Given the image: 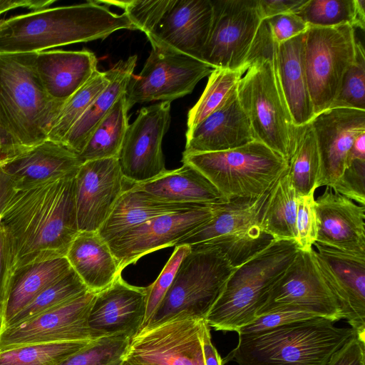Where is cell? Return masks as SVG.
<instances>
[{"instance_id": "obj_1", "label": "cell", "mask_w": 365, "mask_h": 365, "mask_svg": "<svg viewBox=\"0 0 365 365\" xmlns=\"http://www.w3.org/2000/svg\"><path fill=\"white\" fill-rule=\"evenodd\" d=\"M75 177L14 183L0 219L12 278L25 267L66 257L80 232Z\"/></svg>"}, {"instance_id": "obj_2", "label": "cell", "mask_w": 365, "mask_h": 365, "mask_svg": "<svg viewBox=\"0 0 365 365\" xmlns=\"http://www.w3.org/2000/svg\"><path fill=\"white\" fill-rule=\"evenodd\" d=\"M138 30L123 12L98 1L46 8L0 20V53H33L104 39L113 32Z\"/></svg>"}, {"instance_id": "obj_3", "label": "cell", "mask_w": 365, "mask_h": 365, "mask_svg": "<svg viewBox=\"0 0 365 365\" xmlns=\"http://www.w3.org/2000/svg\"><path fill=\"white\" fill-rule=\"evenodd\" d=\"M36 52L0 53V158L17 154L48 138L65 102L51 98L35 67Z\"/></svg>"}, {"instance_id": "obj_4", "label": "cell", "mask_w": 365, "mask_h": 365, "mask_svg": "<svg viewBox=\"0 0 365 365\" xmlns=\"http://www.w3.org/2000/svg\"><path fill=\"white\" fill-rule=\"evenodd\" d=\"M276 44L269 27H267L256 42L253 59L238 83L237 95L255 140L289 163L297 127L280 86L275 64Z\"/></svg>"}, {"instance_id": "obj_5", "label": "cell", "mask_w": 365, "mask_h": 365, "mask_svg": "<svg viewBox=\"0 0 365 365\" xmlns=\"http://www.w3.org/2000/svg\"><path fill=\"white\" fill-rule=\"evenodd\" d=\"M324 318L285 324L257 335L238 337L223 364L325 365L356 332Z\"/></svg>"}, {"instance_id": "obj_6", "label": "cell", "mask_w": 365, "mask_h": 365, "mask_svg": "<svg viewBox=\"0 0 365 365\" xmlns=\"http://www.w3.org/2000/svg\"><path fill=\"white\" fill-rule=\"evenodd\" d=\"M298 250L294 240H272L236 267L205 318L209 327L237 331L252 322L268 291Z\"/></svg>"}, {"instance_id": "obj_7", "label": "cell", "mask_w": 365, "mask_h": 365, "mask_svg": "<svg viewBox=\"0 0 365 365\" xmlns=\"http://www.w3.org/2000/svg\"><path fill=\"white\" fill-rule=\"evenodd\" d=\"M182 162L200 172L226 202L267 193L289 168L284 158L256 140L224 151L182 153Z\"/></svg>"}, {"instance_id": "obj_8", "label": "cell", "mask_w": 365, "mask_h": 365, "mask_svg": "<svg viewBox=\"0 0 365 365\" xmlns=\"http://www.w3.org/2000/svg\"><path fill=\"white\" fill-rule=\"evenodd\" d=\"M235 269L217 245H191L190 252L182 259L171 287L147 326L176 315L205 319Z\"/></svg>"}, {"instance_id": "obj_9", "label": "cell", "mask_w": 365, "mask_h": 365, "mask_svg": "<svg viewBox=\"0 0 365 365\" xmlns=\"http://www.w3.org/2000/svg\"><path fill=\"white\" fill-rule=\"evenodd\" d=\"M268 192L255 199L221 204L208 222L185 235L175 247L214 244L222 250L232 265L237 267L273 240L263 231L260 223Z\"/></svg>"}, {"instance_id": "obj_10", "label": "cell", "mask_w": 365, "mask_h": 365, "mask_svg": "<svg viewBox=\"0 0 365 365\" xmlns=\"http://www.w3.org/2000/svg\"><path fill=\"white\" fill-rule=\"evenodd\" d=\"M355 29L349 24L309 27L304 35V63L314 114L329 109L355 58Z\"/></svg>"}, {"instance_id": "obj_11", "label": "cell", "mask_w": 365, "mask_h": 365, "mask_svg": "<svg viewBox=\"0 0 365 365\" xmlns=\"http://www.w3.org/2000/svg\"><path fill=\"white\" fill-rule=\"evenodd\" d=\"M282 310L305 312L334 322L344 319L341 307L324 279L312 250H298L268 291L256 318Z\"/></svg>"}, {"instance_id": "obj_12", "label": "cell", "mask_w": 365, "mask_h": 365, "mask_svg": "<svg viewBox=\"0 0 365 365\" xmlns=\"http://www.w3.org/2000/svg\"><path fill=\"white\" fill-rule=\"evenodd\" d=\"M212 19L201 61L213 68H248L262 19L256 0H212Z\"/></svg>"}, {"instance_id": "obj_13", "label": "cell", "mask_w": 365, "mask_h": 365, "mask_svg": "<svg viewBox=\"0 0 365 365\" xmlns=\"http://www.w3.org/2000/svg\"><path fill=\"white\" fill-rule=\"evenodd\" d=\"M205 319L176 315L147 326L130 339L125 359L145 365H205Z\"/></svg>"}, {"instance_id": "obj_14", "label": "cell", "mask_w": 365, "mask_h": 365, "mask_svg": "<svg viewBox=\"0 0 365 365\" xmlns=\"http://www.w3.org/2000/svg\"><path fill=\"white\" fill-rule=\"evenodd\" d=\"M213 68L195 58L153 47L141 71L125 90L127 106L154 101H170L191 93Z\"/></svg>"}, {"instance_id": "obj_15", "label": "cell", "mask_w": 365, "mask_h": 365, "mask_svg": "<svg viewBox=\"0 0 365 365\" xmlns=\"http://www.w3.org/2000/svg\"><path fill=\"white\" fill-rule=\"evenodd\" d=\"M96 293L90 291L21 323L0 331V351L21 346L97 338L88 326Z\"/></svg>"}, {"instance_id": "obj_16", "label": "cell", "mask_w": 365, "mask_h": 365, "mask_svg": "<svg viewBox=\"0 0 365 365\" xmlns=\"http://www.w3.org/2000/svg\"><path fill=\"white\" fill-rule=\"evenodd\" d=\"M170 103L142 108L128 125L118 159L124 179L132 185L151 180L167 170L162 143L170 126Z\"/></svg>"}, {"instance_id": "obj_17", "label": "cell", "mask_w": 365, "mask_h": 365, "mask_svg": "<svg viewBox=\"0 0 365 365\" xmlns=\"http://www.w3.org/2000/svg\"><path fill=\"white\" fill-rule=\"evenodd\" d=\"M221 204L160 215L108 241L120 270L150 252L175 246L185 235L208 222Z\"/></svg>"}, {"instance_id": "obj_18", "label": "cell", "mask_w": 365, "mask_h": 365, "mask_svg": "<svg viewBox=\"0 0 365 365\" xmlns=\"http://www.w3.org/2000/svg\"><path fill=\"white\" fill-rule=\"evenodd\" d=\"M118 158L86 161L75 177V200L80 232H98L124 190Z\"/></svg>"}, {"instance_id": "obj_19", "label": "cell", "mask_w": 365, "mask_h": 365, "mask_svg": "<svg viewBox=\"0 0 365 365\" xmlns=\"http://www.w3.org/2000/svg\"><path fill=\"white\" fill-rule=\"evenodd\" d=\"M312 252L319 270L355 332L365 336V257L315 242Z\"/></svg>"}, {"instance_id": "obj_20", "label": "cell", "mask_w": 365, "mask_h": 365, "mask_svg": "<svg viewBox=\"0 0 365 365\" xmlns=\"http://www.w3.org/2000/svg\"><path fill=\"white\" fill-rule=\"evenodd\" d=\"M212 19V0H173L146 36L152 47L201 61Z\"/></svg>"}, {"instance_id": "obj_21", "label": "cell", "mask_w": 365, "mask_h": 365, "mask_svg": "<svg viewBox=\"0 0 365 365\" xmlns=\"http://www.w3.org/2000/svg\"><path fill=\"white\" fill-rule=\"evenodd\" d=\"M310 124L321 161L319 186L331 188L347 167L354 140L365 132V110L331 108L315 115Z\"/></svg>"}, {"instance_id": "obj_22", "label": "cell", "mask_w": 365, "mask_h": 365, "mask_svg": "<svg viewBox=\"0 0 365 365\" xmlns=\"http://www.w3.org/2000/svg\"><path fill=\"white\" fill-rule=\"evenodd\" d=\"M148 287L130 285L121 277L96 293L88 326L97 338L125 335L130 339L141 329L145 314Z\"/></svg>"}, {"instance_id": "obj_23", "label": "cell", "mask_w": 365, "mask_h": 365, "mask_svg": "<svg viewBox=\"0 0 365 365\" xmlns=\"http://www.w3.org/2000/svg\"><path fill=\"white\" fill-rule=\"evenodd\" d=\"M317 242L365 257V205L327 187L315 199Z\"/></svg>"}, {"instance_id": "obj_24", "label": "cell", "mask_w": 365, "mask_h": 365, "mask_svg": "<svg viewBox=\"0 0 365 365\" xmlns=\"http://www.w3.org/2000/svg\"><path fill=\"white\" fill-rule=\"evenodd\" d=\"M255 140L237 91L217 110L186 133L182 153L224 151Z\"/></svg>"}, {"instance_id": "obj_25", "label": "cell", "mask_w": 365, "mask_h": 365, "mask_svg": "<svg viewBox=\"0 0 365 365\" xmlns=\"http://www.w3.org/2000/svg\"><path fill=\"white\" fill-rule=\"evenodd\" d=\"M82 163L77 153L49 139L0 159V165L16 185L75 177Z\"/></svg>"}, {"instance_id": "obj_26", "label": "cell", "mask_w": 365, "mask_h": 365, "mask_svg": "<svg viewBox=\"0 0 365 365\" xmlns=\"http://www.w3.org/2000/svg\"><path fill=\"white\" fill-rule=\"evenodd\" d=\"M96 55L87 50L36 52L35 67L48 95L66 102L97 69Z\"/></svg>"}, {"instance_id": "obj_27", "label": "cell", "mask_w": 365, "mask_h": 365, "mask_svg": "<svg viewBox=\"0 0 365 365\" xmlns=\"http://www.w3.org/2000/svg\"><path fill=\"white\" fill-rule=\"evenodd\" d=\"M305 33L277 43L275 47V64L280 86L296 127L310 123L315 115L305 69Z\"/></svg>"}, {"instance_id": "obj_28", "label": "cell", "mask_w": 365, "mask_h": 365, "mask_svg": "<svg viewBox=\"0 0 365 365\" xmlns=\"http://www.w3.org/2000/svg\"><path fill=\"white\" fill-rule=\"evenodd\" d=\"M204 205H206L167 202L132 185L122 192L98 232L108 242L156 217L188 211Z\"/></svg>"}, {"instance_id": "obj_29", "label": "cell", "mask_w": 365, "mask_h": 365, "mask_svg": "<svg viewBox=\"0 0 365 365\" xmlns=\"http://www.w3.org/2000/svg\"><path fill=\"white\" fill-rule=\"evenodd\" d=\"M66 257L91 292L98 293L106 289L121 277L108 244L98 232H80Z\"/></svg>"}, {"instance_id": "obj_30", "label": "cell", "mask_w": 365, "mask_h": 365, "mask_svg": "<svg viewBox=\"0 0 365 365\" xmlns=\"http://www.w3.org/2000/svg\"><path fill=\"white\" fill-rule=\"evenodd\" d=\"M132 185L170 202L204 205L227 202L200 172L186 163L178 169L167 170L151 180Z\"/></svg>"}, {"instance_id": "obj_31", "label": "cell", "mask_w": 365, "mask_h": 365, "mask_svg": "<svg viewBox=\"0 0 365 365\" xmlns=\"http://www.w3.org/2000/svg\"><path fill=\"white\" fill-rule=\"evenodd\" d=\"M137 62V56L120 60L108 70L110 81L86 112L72 126L61 143L79 155L94 129L105 117L118 98L125 92Z\"/></svg>"}, {"instance_id": "obj_32", "label": "cell", "mask_w": 365, "mask_h": 365, "mask_svg": "<svg viewBox=\"0 0 365 365\" xmlns=\"http://www.w3.org/2000/svg\"><path fill=\"white\" fill-rule=\"evenodd\" d=\"M73 269L66 257L25 267L14 275L0 314V331L39 293Z\"/></svg>"}, {"instance_id": "obj_33", "label": "cell", "mask_w": 365, "mask_h": 365, "mask_svg": "<svg viewBox=\"0 0 365 365\" xmlns=\"http://www.w3.org/2000/svg\"><path fill=\"white\" fill-rule=\"evenodd\" d=\"M297 197L287 170L269 190L262 212L261 227L273 240L294 241Z\"/></svg>"}, {"instance_id": "obj_34", "label": "cell", "mask_w": 365, "mask_h": 365, "mask_svg": "<svg viewBox=\"0 0 365 365\" xmlns=\"http://www.w3.org/2000/svg\"><path fill=\"white\" fill-rule=\"evenodd\" d=\"M125 92L121 94L98 123L78 155L84 163L88 160L118 158L128 128Z\"/></svg>"}, {"instance_id": "obj_35", "label": "cell", "mask_w": 365, "mask_h": 365, "mask_svg": "<svg viewBox=\"0 0 365 365\" xmlns=\"http://www.w3.org/2000/svg\"><path fill=\"white\" fill-rule=\"evenodd\" d=\"M321 174L319 153L310 123L297 127L296 140L289 161L288 175L297 196L319 187Z\"/></svg>"}, {"instance_id": "obj_36", "label": "cell", "mask_w": 365, "mask_h": 365, "mask_svg": "<svg viewBox=\"0 0 365 365\" xmlns=\"http://www.w3.org/2000/svg\"><path fill=\"white\" fill-rule=\"evenodd\" d=\"M245 72L243 69L214 68L200 98L188 112L187 130L220 108L237 91Z\"/></svg>"}, {"instance_id": "obj_37", "label": "cell", "mask_w": 365, "mask_h": 365, "mask_svg": "<svg viewBox=\"0 0 365 365\" xmlns=\"http://www.w3.org/2000/svg\"><path fill=\"white\" fill-rule=\"evenodd\" d=\"M109 81L108 71L101 72L96 70L91 78L65 102L50 129L47 139L61 143L69 130L106 88Z\"/></svg>"}, {"instance_id": "obj_38", "label": "cell", "mask_w": 365, "mask_h": 365, "mask_svg": "<svg viewBox=\"0 0 365 365\" xmlns=\"http://www.w3.org/2000/svg\"><path fill=\"white\" fill-rule=\"evenodd\" d=\"M89 342L37 344L6 349L0 351V365H58Z\"/></svg>"}, {"instance_id": "obj_39", "label": "cell", "mask_w": 365, "mask_h": 365, "mask_svg": "<svg viewBox=\"0 0 365 365\" xmlns=\"http://www.w3.org/2000/svg\"><path fill=\"white\" fill-rule=\"evenodd\" d=\"M87 292L88 289L86 286L72 269L63 278L39 293L18 312L4 328L25 322L48 309L76 299Z\"/></svg>"}, {"instance_id": "obj_40", "label": "cell", "mask_w": 365, "mask_h": 365, "mask_svg": "<svg viewBox=\"0 0 365 365\" xmlns=\"http://www.w3.org/2000/svg\"><path fill=\"white\" fill-rule=\"evenodd\" d=\"M359 0H307L296 14L310 27L358 26Z\"/></svg>"}, {"instance_id": "obj_41", "label": "cell", "mask_w": 365, "mask_h": 365, "mask_svg": "<svg viewBox=\"0 0 365 365\" xmlns=\"http://www.w3.org/2000/svg\"><path fill=\"white\" fill-rule=\"evenodd\" d=\"M130 338L108 335L90 341L58 365H120L125 357Z\"/></svg>"}, {"instance_id": "obj_42", "label": "cell", "mask_w": 365, "mask_h": 365, "mask_svg": "<svg viewBox=\"0 0 365 365\" xmlns=\"http://www.w3.org/2000/svg\"><path fill=\"white\" fill-rule=\"evenodd\" d=\"M331 108H349L365 110V53L361 41H356L355 58L346 71Z\"/></svg>"}, {"instance_id": "obj_43", "label": "cell", "mask_w": 365, "mask_h": 365, "mask_svg": "<svg viewBox=\"0 0 365 365\" xmlns=\"http://www.w3.org/2000/svg\"><path fill=\"white\" fill-rule=\"evenodd\" d=\"M107 6L122 9L138 30L146 35L155 26L173 0L98 1Z\"/></svg>"}, {"instance_id": "obj_44", "label": "cell", "mask_w": 365, "mask_h": 365, "mask_svg": "<svg viewBox=\"0 0 365 365\" xmlns=\"http://www.w3.org/2000/svg\"><path fill=\"white\" fill-rule=\"evenodd\" d=\"M190 250L191 246L190 245L175 247L171 257L156 280L148 287L146 310L142 329L149 324L167 292L171 287L180 264Z\"/></svg>"}, {"instance_id": "obj_45", "label": "cell", "mask_w": 365, "mask_h": 365, "mask_svg": "<svg viewBox=\"0 0 365 365\" xmlns=\"http://www.w3.org/2000/svg\"><path fill=\"white\" fill-rule=\"evenodd\" d=\"M312 188L307 194L297 197L296 237L294 242L299 250H312L317 237V216L314 192Z\"/></svg>"}, {"instance_id": "obj_46", "label": "cell", "mask_w": 365, "mask_h": 365, "mask_svg": "<svg viewBox=\"0 0 365 365\" xmlns=\"http://www.w3.org/2000/svg\"><path fill=\"white\" fill-rule=\"evenodd\" d=\"M319 318L322 317L305 312L282 310L259 316L236 332L238 337L251 336L285 324Z\"/></svg>"}, {"instance_id": "obj_47", "label": "cell", "mask_w": 365, "mask_h": 365, "mask_svg": "<svg viewBox=\"0 0 365 365\" xmlns=\"http://www.w3.org/2000/svg\"><path fill=\"white\" fill-rule=\"evenodd\" d=\"M331 189L357 204L365 205V160H354Z\"/></svg>"}, {"instance_id": "obj_48", "label": "cell", "mask_w": 365, "mask_h": 365, "mask_svg": "<svg viewBox=\"0 0 365 365\" xmlns=\"http://www.w3.org/2000/svg\"><path fill=\"white\" fill-rule=\"evenodd\" d=\"M274 41L277 43L286 41L309 29L308 24L294 13L283 14L266 19Z\"/></svg>"}, {"instance_id": "obj_49", "label": "cell", "mask_w": 365, "mask_h": 365, "mask_svg": "<svg viewBox=\"0 0 365 365\" xmlns=\"http://www.w3.org/2000/svg\"><path fill=\"white\" fill-rule=\"evenodd\" d=\"M325 365H365V336L355 333L331 356Z\"/></svg>"}, {"instance_id": "obj_50", "label": "cell", "mask_w": 365, "mask_h": 365, "mask_svg": "<svg viewBox=\"0 0 365 365\" xmlns=\"http://www.w3.org/2000/svg\"><path fill=\"white\" fill-rule=\"evenodd\" d=\"M259 14L262 20L289 13L296 14L307 0H256Z\"/></svg>"}, {"instance_id": "obj_51", "label": "cell", "mask_w": 365, "mask_h": 365, "mask_svg": "<svg viewBox=\"0 0 365 365\" xmlns=\"http://www.w3.org/2000/svg\"><path fill=\"white\" fill-rule=\"evenodd\" d=\"M11 280L7 240L0 226V314L6 302Z\"/></svg>"}, {"instance_id": "obj_52", "label": "cell", "mask_w": 365, "mask_h": 365, "mask_svg": "<svg viewBox=\"0 0 365 365\" xmlns=\"http://www.w3.org/2000/svg\"><path fill=\"white\" fill-rule=\"evenodd\" d=\"M55 0H16L0 1V14L16 8H26L34 11L48 8Z\"/></svg>"}, {"instance_id": "obj_53", "label": "cell", "mask_w": 365, "mask_h": 365, "mask_svg": "<svg viewBox=\"0 0 365 365\" xmlns=\"http://www.w3.org/2000/svg\"><path fill=\"white\" fill-rule=\"evenodd\" d=\"M202 348L205 365H223L222 359L212 343L210 327L207 322L203 330Z\"/></svg>"}, {"instance_id": "obj_54", "label": "cell", "mask_w": 365, "mask_h": 365, "mask_svg": "<svg viewBox=\"0 0 365 365\" xmlns=\"http://www.w3.org/2000/svg\"><path fill=\"white\" fill-rule=\"evenodd\" d=\"M356 160H365V132L354 140L347 156V167Z\"/></svg>"}, {"instance_id": "obj_55", "label": "cell", "mask_w": 365, "mask_h": 365, "mask_svg": "<svg viewBox=\"0 0 365 365\" xmlns=\"http://www.w3.org/2000/svg\"><path fill=\"white\" fill-rule=\"evenodd\" d=\"M13 186L14 182L12 179L0 165V219Z\"/></svg>"}, {"instance_id": "obj_56", "label": "cell", "mask_w": 365, "mask_h": 365, "mask_svg": "<svg viewBox=\"0 0 365 365\" xmlns=\"http://www.w3.org/2000/svg\"><path fill=\"white\" fill-rule=\"evenodd\" d=\"M3 146H4L3 134H2V131H1V127H0V158L1 156Z\"/></svg>"}, {"instance_id": "obj_57", "label": "cell", "mask_w": 365, "mask_h": 365, "mask_svg": "<svg viewBox=\"0 0 365 365\" xmlns=\"http://www.w3.org/2000/svg\"><path fill=\"white\" fill-rule=\"evenodd\" d=\"M124 361H125V365H145V364H138V363H135L134 361L127 360V359H124Z\"/></svg>"}, {"instance_id": "obj_58", "label": "cell", "mask_w": 365, "mask_h": 365, "mask_svg": "<svg viewBox=\"0 0 365 365\" xmlns=\"http://www.w3.org/2000/svg\"><path fill=\"white\" fill-rule=\"evenodd\" d=\"M120 365H125V361H123V362Z\"/></svg>"}]
</instances>
